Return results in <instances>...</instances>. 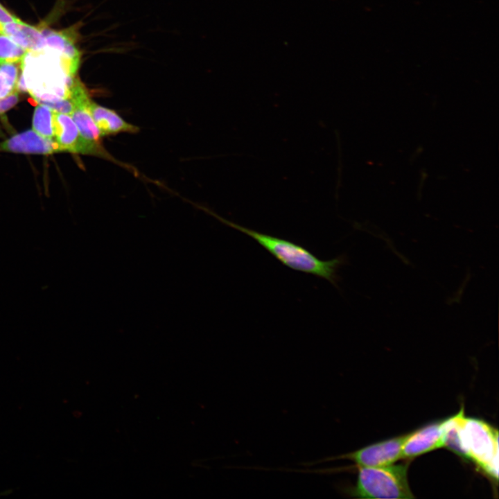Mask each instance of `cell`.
<instances>
[{"label": "cell", "mask_w": 499, "mask_h": 499, "mask_svg": "<svg viewBox=\"0 0 499 499\" xmlns=\"http://www.w3.org/2000/svg\"><path fill=\"white\" fill-rule=\"evenodd\" d=\"M20 69L27 92L35 102L56 112L67 114L70 111L66 98H70L77 77L58 53L47 48L27 51Z\"/></svg>", "instance_id": "obj_1"}, {"label": "cell", "mask_w": 499, "mask_h": 499, "mask_svg": "<svg viewBox=\"0 0 499 499\" xmlns=\"http://www.w3.org/2000/svg\"><path fill=\"white\" fill-rule=\"evenodd\" d=\"M445 445L498 479V433L487 423L467 418L462 410L445 420Z\"/></svg>", "instance_id": "obj_2"}, {"label": "cell", "mask_w": 499, "mask_h": 499, "mask_svg": "<svg viewBox=\"0 0 499 499\" xmlns=\"http://www.w3.org/2000/svg\"><path fill=\"white\" fill-rule=\"evenodd\" d=\"M213 215L224 224L253 238L285 266L324 279L337 286L338 270L344 262V256H340L329 261H323L300 245L248 229L216 214Z\"/></svg>", "instance_id": "obj_3"}, {"label": "cell", "mask_w": 499, "mask_h": 499, "mask_svg": "<svg viewBox=\"0 0 499 499\" xmlns=\"http://www.w3.org/2000/svg\"><path fill=\"white\" fill-rule=\"evenodd\" d=\"M356 484L349 494L360 498H414L407 479V464L358 466Z\"/></svg>", "instance_id": "obj_4"}, {"label": "cell", "mask_w": 499, "mask_h": 499, "mask_svg": "<svg viewBox=\"0 0 499 499\" xmlns=\"http://www.w3.org/2000/svg\"><path fill=\"white\" fill-rule=\"evenodd\" d=\"M407 436L408 434L376 443L351 453L326 457L304 464L315 466L338 459H350L355 462L358 466L376 467L391 465L402 458V448Z\"/></svg>", "instance_id": "obj_5"}, {"label": "cell", "mask_w": 499, "mask_h": 499, "mask_svg": "<svg viewBox=\"0 0 499 499\" xmlns=\"http://www.w3.org/2000/svg\"><path fill=\"white\" fill-rule=\"evenodd\" d=\"M53 140L60 152L110 158L105 149H98L83 140L77 125L69 114L53 111Z\"/></svg>", "instance_id": "obj_6"}, {"label": "cell", "mask_w": 499, "mask_h": 499, "mask_svg": "<svg viewBox=\"0 0 499 499\" xmlns=\"http://www.w3.org/2000/svg\"><path fill=\"white\" fill-rule=\"evenodd\" d=\"M445 420L408 434L402 448V458L413 457L445 445Z\"/></svg>", "instance_id": "obj_7"}, {"label": "cell", "mask_w": 499, "mask_h": 499, "mask_svg": "<svg viewBox=\"0 0 499 499\" xmlns=\"http://www.w3.org/2000/svg\"><path fill=\"white\" fill-rule=\"evenodd\" d=\"M0 151L44 155L60 152L53 139L45 138L33 130L16 134L1 142Z\"/></svg>", "instance_id": "obj_8"}, {"label": "cell", "mask_w": 499, "mask_h": 499, "mask_svg": "<svg viewBox=\"0 0 499 499\" xmlns=\"http://www.w3.org/2000/svg\"><path fill=\"white\" fill-rule=\"evenodd\" d=\"M42 31L44 37V48L49 49L58 53L70 69L77 74L81 55L76 45V38L72 31H56L49 29H44Z\"/></svg>", "instance_id": "obj_9"}, {"label": "cell", "mask_w": 499, "mask_h": 499, "mask_svg": "<svg viewBox=\"0 0 499 499\" xmlns=\"http://www.w3.org/2000/svg\"><path fill=\"white\" fill-rule=\"evenodd\" d=\"M89 111L102 137L121 132L135 133L139 128L126 122L114 110L91 101Z\"/></svg>", "instance_id": "obj_10"}, {"label": "cell", "mask_w": 499, "mask_h": 499, "mask_svg": "<svg viewBox=\"0 0 499 499\" xmlns=\"http://www.w3.org/2000/svg\"><path fill=\"white\" fill-rule=\"evenodd\" d=\"M3 33L27 51H40L44 46L42 30L22 21L3 24Z\"/></svg>", "instance_id": "obj_11"}, {"label": "cell", "mask_w": 499, "mask_h": 499, "mask_svg": "<svg viewBox=\"0 0 499 499\" xmlns=\"http://www.w3.org/2000/svg\"><path fill=\"white\" fill-rule=\"evenodd\" d=\"M91 101V100L89 98L80 103H76L70 116L77 125L80 134L83 140L91 146L103 150L104 148L100 143V138L102 136L89 111V104Z\"/></svg>", "instance_id": "obj_12"}, {"label": "cell", "mask_w": 499, "mask_h": 499, "mask_svg": "<svg viewBox=\"0 0 499 499\" xmlns=\"http://www.w3.org/2000/svg\"><path fill=\"white\" fill-rule=\"evenodd\" d=\"M33 130L41 136L53 139V111L47 105L37 103L33 116Z\"/></svg>", "instance_id": "obj_13"}, {"label": "cell", "mask_w": 499, "mask_h": 499, "mask_svg": "<svg viewBox=\"0 0 499 499\" xmlns=\"http://www.w3.org/2000/svg\"><path fill=\"white\" fill-rule=\"evenodd\" d=\"M27 51L4 33L0 34V64H19Z\"/></svg>", "instance_id": "obj_14"}, {"label": "cell", "mask_w": 499, "mask_h": 499, "mask_svg": "<svg viewBox=\"0 0 499 499\" xmlns=\"http://www.w3.org/2000/svg\"><path fill=\"white\" fill-rule=\"evenodd\" d=\"M19 76V66L17 64H0V98L17 90Z\"/></svg>", "instance_id": "obj_15"}, {"label": "cell", "mask_w": 499, "mask_h": 499, "mask_svg": "<svg viewBox=\"0 0 499 499\" xmlns=\"http://www.w3.org/2000/svg\"><path fill=\"white\" fill-rule=\"evenodd\" d=\"M19 94V92L15 90L7 96L0 98V114L8 111L18 103Z\"/></svg>", "instance_id": "obj_16"}, {"label": "cell", "mask_w": 499, "mask_h": 499, "mask_svg": "<svg viewBox=\"0 0 499 499\" xmlns=\"http://www.w3.org/2000/svg\"><path fill=\"white\" fill-rule=\"evenodd\" d=\"M20 20L16 16L10 13L0 3V23L2 24L19 22Z\"/></svg>", "instance_id": "obj_17"}, {"label": "cell", "mask_w": 499, "mask_h": 499, "mask_svg": "<svg viewBox=\"0 0 499 499\" xmlns=\"http://www.w3.org/2000/svg\"><path fill=\"white\" fill-rule=\"evenodd\" d=\"M3 33V24L0 23V34Z\"/></svg>", "instance_id": "obj_18"}, {"label": "cell", "mask_w": 499, "mask_h": 499, "mask_svg": "<svg viewBox=\"0 0 499 499\" xmlns=\"http://www.w3.org/2000/svg\"><path fill=\"white\" fill-rule=\"evenodd\" d=\"M5 137V135H4L3 132L1 131V128H0V138H1V137Z\"/></svg>", "instance_id": "obj_19"}]
</instances>
